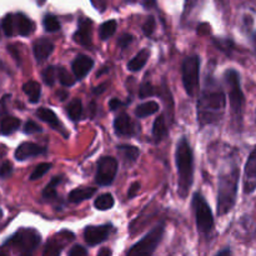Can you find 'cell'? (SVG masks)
Instances as JSON below:
<instances>
[{
	"label": "cell",
	"instance_id": "obj_1",
	"mask_svg": "<svg viewBox=\"0 0 256 256\" xmlns=\"http://www.w3.org/2000/svg\"><path fill=\"white\" fill-rule=\"evenodd\" d=\"M225 94L216 85H210L206 82V88L202 92L199 102H198V119L202 126L208 124H214L220 120L224 112Z\"/></svg>",
	"mask_w": 256,
	"mask_h": 256
},
{
	"label": "cell",
	"instance_id": "obj_2",
	"mask_svg": "<svg viewBox=\"0 0 256 256\" xmlns=\"http://www.w3.org/2000/svg\"><path fill=\"white\" fill-rule=\"evenodd\" d=\"M175 159H176L178 175H179L178 189H179L180 196L186 198L192 188V176H194V156H192V150L189 142L185 136H182L178 142Z\"/></svg>",
	"mask_w": 256,
	"mask_h": 256
},
{
	"label": "cell",
	"instance_id": "obj_3",
	"mask_svg": "<svg viewBox=\"0 0 256 256\" xmlns=\"http://www.w3.org/2000/svg\"><path fill=\"white\" fill-rule=\"evenodd\" d=\"M239 168L232 165L220 174L219 188H218V214L220 216L228 214L234 208L239 184Z\"/></svg>",
	"mask_w": 256,
	"mask_h": 256
},
{
	"label": "cell",
	"instance_id": "obj_4",
	"mask_svg": "<svg viewBox=\"0 0 256 256\" xmlns=\"http://www.w3.org/2000/svg\"><path fill=\"white\" fill-rule=\"evenodd\" d=\"M225 82L229 88V99L232 106V116L236 122H242V105H244V94H242V85H240L239 72L234 69H230L225 72Z\"/></svg>",
	"mask_w": 256,
	"mask_h": 256
},
{
	"label": "cell",
	"instance_id": "obj_5",
	"mask_svg": "<svg viewBox=\"0 0 256 256\" xmlns=\"http://www.w3.org/2000/svg\"><path fill=\"white\" fill-rule=\"evenodd\" d=\"M200 59L198 55H192L184 60L182 64V84L185 92L190 96H195L199 92Z\"/></svg>",
	"mask_w": 256,
	"mask_h": 256
},
{
	"label": "cell",
	"instance_id": "obj_6",
	"mask_svg": "<svg viewBox=\"0 0 256 256\" xmlns=\"http://www.w3.org/2000/svg\"><path fill=\"white\" fill-rule=\"evenodd\" d=\"M164 235V225H158L156 228L148 232L140 242H138L132 249L129 250L126 256H152L160 244Z\"/></svg>",
	"mask_w": 256,
	"mask_h": 256
},
{
	"label": "cell",
	"instance_id": "obj_7",
	"mask_svg": "<svg viewBox=\"0 0 256 256\" xmlns=\"http://www.w3.org/2000/svg\"><path fill=\"white\" fill-rule=\"evenodd\" d=\"M192 208H194L196 226L199 232L202 234H208V232H212V226H214V218H212V209L205 202L204 196L199 192H196L192 198Z\"/></svg>",
	"mask_w": 256,
	"mask_h": 256
},
{
	"label": "cell",
	"instance_id": "obj_8",
	"mask_svg": "<svg viewBox=\"0 0 256 256\" xmlns=\"http://www.w3.org/2000/svg\"><path fill=\"white\" fill-rule=\"evenodd\" d=\"M40 242V234L35 229H22L15 232L6 242V245L14 246L20 252H30L36 249Z\"/></svg>",
	"mask_w": 256,
	"mask_h": 256
},
{
	"label": "cell",
	"instance_id": "obj_9",
	"mask_svg": "<svg viewBox=\"0 0 256 256\" xmlns=\"http://www.w3.org/2000/svg\"><path fill=\"white\" fill-rule=\"evenodd\" d=\"M118 172V160L112 156H102L98 162L95 182L102 186H106L114 182Z\"/></svg>",
	"mask_w": 256,
	"mask_h": 256
},
{
	"label": "cell",
	"instance_id": "obj_10",
	"mask_svg": "<svg viewBox=\"0 0 256 256\" xmlns=\"http://www.w3.org/2000/svg\"><path fill=\"white\" fill-rule=\"evenodd\" d=\"M112 225H99V226H86L84 230V239L88 245L95 246L105 242L112 232Z\"/></svg>",
	"mask_w": 256,
	"mask_h": 256
},
{
	"label": "cell",
	"instance_id": "obj_11",
	"mask_svg": "<svg viewBox=\"0 0 256 256\" xmlns=\"http://www.w3.org/2000/svg\"><path fill=\"white\" fill-rule=\"evenodd\" d=\"M256 189V148L248 158L244 170V192L252 194Z\"/></svg>",
	"mask_w": 256,
	"mask_h": 256
},
{
	"label": "cell",
	"instance_id": "obj_12",
	"mask_svg": "<svg viewBox=\"0 0 256 256\" xmlns=\"http://www.w3.org/2000/svg\"><path fill=\"white\" fill-rule=\"evenodd\" d=\"M114 129L119 136H132L136 132V126L128 114H120L114 120Z\"/></svg>",
	"mask_w": 256,
	"mask_h": 256
},
{
	"label": "cell",
	"instance_id": "obj_13",
	"mask_svg": "<svg viewBox=\"0 0 256 256\" xmlns=\"http://www.w3.org/2000/svg\"><path fill=\"white\" fill-rule=\"evenodd\" d=\"M94 66V60L88 55H78L72 62V72L75 75V79L82 80L90 72V70Z\"/></svg>",
	"mask_w": 256,
	"mask_h": 256
},
{
	"label": "cell",
	"instance_id": "obj_14",
	"mask_svg": "<svg viewBox=\"0 0 256 256\" xmlns=\"http://www.w3.org/2000/svg\"><path fill=\"white\" fill-rule=\"evenodd\" d=\"M46 152V149L40 145L34 144V142H22L18 146V149L15 150V159L19 160V162H24V160L29 159V158L38 156V155H42Z\"/></svg>",
	"mask_w": 256,
	"mask_h": 256
},
{
	"label": "cell",
	"instance_id": "obj_15",
	"mask_svg": "<svg viewBox=\"0 0 256 256\" xmlns=\"http://www.w3.org/2000/svg\"><path fill=\"white\" fill-rule=\"evenodd\" d=\"M92 20L89 19H82L79 22V28L75 32L74 42H76L78 44L84 45V46H90L92 45Z\"/></svg>",
	"mask_w": 256,
	"mask_h": 256
},
{
	"label": "cell",
	"instance_id": "obj_16",
	"mask_svg": "<svg viewBox=\"0 0 256 256\" xmlns=\"http://www.w3.org/2000/svg\"><path fill=\"white\" fill-rule=\"evenodd\" d=\"M52 50H54V44L46 38H40L32 45V52L38 62H45L50 56Z\"/></svg>",
	"mask_w": 256,
	"mask_h": 256
},
{
	"label": "cell",
	"instance_id": "obj_17",
	"mask_svg": "<svg viewBox=\"0 0 256 256\" xmlns=\"http://www.w3.org/2000/svg\"><path fill=\"white\" fill-rule=\"evenodd\" d=\"M118 152H119L122 162L129 165L134 164L140 155L139 148L132 146V145H119L118 146Z\"/></svg>",
	"mask_w": 256,
	"mask_h": 256
},
{
	"label": "cell",
	"instance_id": "obj_18",
	"mask_svg": "<svg viewBox=\"0 0 256 256\" xmlns=\"http://www.w3.org/2000/svg\"><path fill=\"white\" fill-rule=\"evenodd\" d=\"M96 192V189L95 188H79V189H74L70 192L69 199L70 202H74V204H78V202H82L84 200L90 199L92 195Z\"/></svg>",
	"mask_w": 256,
	"mask_h": 256
},
{
	"label": "cell",
	"instance_id": "obj_19",
	"mask_svg": "<svg viewBox=\"0 0 256 256\" xmlns=\"http://www.w3.org/2000/svg\"><path fill=\"white\" fill-rule=\"evenodd\" d=\"M36 116L39 118L40 120H42V122H48V124H49L52 129L59 130L58 128H62V126L60 125L59 119H58V116L55 115V112H52V110L48 109V108H40V109H38Z\"/></svg>",
	"mask_w": 256,
	"mask_h": 256
},
{
	"label": "cell",
	"instance_id": "obj_20",
	"mask_svg": "<svg viewBox=\"0 0 256 256\" xmlns=\"http://www.w3.org/2000/svg\"><path fill=\"white\" fill-rule=\"evenodd\" d=\"M150 56V52L148 49H142L132 58V60L128 64V69L132 70V72H139L142 68L145 66V64L148 62V59Z\"/></svg>",
	"mask_w": 256,
	"mask_h": 256
},
{
	"label": "cell",
	"instance_id": "obj_21",
	"mask_svg": "<svg viewBox=\"0 0 256 256\" xmlns=\"http://www.w3.org/2000/svg\"><path fill=\"white\" fill-rule=\"evenodd\" d=\"M22 92L28 95L30 102L35 104V102H39L40 94H42V88H40L39 82H34V80H30V82H25L22 85Z\"/></svg>",
	"mask_w": 256,
	"mask_h": 256
},
{
	"label": "cell",
	"instance_id": "obj_22",
	"mask_svg": "<svg viewBox=\"0 0 256 256\" xmlns=\"http://www.w3.org/2000/svg\"><path fill=\"white\" fill-rule=\"evenodd\" d=\"M16 28L18 32L22 36H28V35L32 34V29H34V25H32V20L29 18L25 16L22 12H19V14H16Z\"/></svg>",
	"mask_w": 256,
	"mask_h": 256
},
{
	"label": "cell",
	"instance_id": "obj_23",
	"mask_svg": "<svg viewBox=\"0 0 256 256\" xmlns=\"http://www.w3.org/2000/svg\"><path fill=\"white\" fill-rule=\"evenodd\" d=\"M20 126V120L18 118L14 116H6L0 122V132L4 135L12 134L14 132H16Z\"/></svg>",
	"mask_w": 256,
	"mask_h": 256
},
{
	"label": "cell",
	"instance_id": "obj_24",
	"mask_svg": "<svg viewBox=\"0 0 256 256\" xmlns=\"http://www.w3.org/2000/svg\"><path fill=\"white\" fill-rule=\"evenodd\" d=\"M168 135L166 124H165L164 115H160L152 125V136H154L155 142H162L165 136Z\"/></svg>",
	"mask_w": 256,
	"mask_h": 256
},
{
	"label": "cell",
	"instance_id": "obj_25",
	"mask_svg": "<svg viewBox=\"0 0 256 256\" xmlns=\"http://www.w3.org/2000/svg\"><path fill=\"white\" fill-rule=\"evenodd\" d=\"M158 110H159V105H158L156 102H144V104H140L135 109V115L139 119H142V118H146L155 114V112H158Z\"/></svg>",
	"mask_w": 256,
	"mask_h": 256
},
{
	"label": "cell",
	"instance_id": "obj_26",
	"mask_svg": "<svg viewBox=\"0 0 256 256\" xmlns=\"http://www.w3.org/2000/svg\"><path fill=\"white\" fill-rule=\"evenodd\" d=\"M66 112L68 115H69L70 119L74 120V122L80 120V118H82V100L78 99V98L76 99H72V102H69V105H68Z\"/></svg>",
	"mask_w": 256,
	"mask_h": 256
},
{
	"label": "cell",
	"instance_id": "obj_27",
	"mask_svg": "<svg viewBox=\"0 0 256 256\" xmlns=\"http://www.w3.org/2000/svg\"><path fill=\"white\" fill-rule=\"evenodd\" d=\"M94 206L98 210H109L114 206V198L112 194H102L100 196H98V199H95Z\"/></svg>",
	"mask_w": 256,
	"mask_h": 256
},
{
	"label": "cell",
	"instance_id": "obj_28",
	"mask_svg": "<svg viewBox=\"0 0 256 256\" xmlns=\"http://www.w3.org/2000/svg\"><path fill=\"white\" fill-rule=\"evenodd\" d=\"M62 250V244L58 239H50L45 245L42 256H60Z\"/></svg>",
	"mask_w": 256,
	"mask_h": 256
},
{
	"label": "cell",
	"instance_id": "obj_29",
	"mask_svg": "<svg viewBox=\"0 0 256 256\" xmlns=\"http://www.w3.org/2000/svg\"><path fill=\"white\" fill-rule=\"evenodd\" d=\"M116 32V22L115 20H109L102 24L99 29V36L102 40H106L112 38Z\"/></svg>",
	"mask_w": 256,
	"mask_h": 256
},
{
	"label": "cell",
	"instance_id": "obj_30",
	"mask_svg": "<svg viewBox=\"0 0 256 256\" xmlns=\"http://www.w3.org/2000/svg\"><path fill=\"white\" fill-rule=\"evenodd\" d=\"M62 176H55L52 178V182L45 186L44 192H42V198L44 199H54L56 196V186L62 182Z\"/></svg>",
	"mask_w": 256,
	"mask_h": 256
},
{
	"label": "cell",
	"instance_id": "obj_31",
	"mask_svg": "<svg viewBox=\"0 0 256 256\" xmlns=\"http://www.w3.org/2000/svg\"><path fill=\"white\" fill-rule=\"evenodd\" d=\"M42 25H44V29L49 32H58L60 29V22H58L56 18L54 15H45L44 20H42Z\"/></svg>",
	"mask_w": 256,
	"mask_h": 256
},
{
	"label": "cell",
	"instance_id": "obj_32",
	"mask_svg": "<svg viewBox=\"0 0 256 256\" xmlns=\"http://www.w3.org/2000/svg\"><path fill=\"white\" fill-rule=\"evenodd\" d=\"M58 79H59L60 84L64 85V86H72L75 84V82H76V79H74L64 68H60L58 70Z\"/></svg>",
	"mask_w": 256,
	"mask_h": 256
},
{
	"label": "cell",
	"instance_id": "obj_33",
	"mask_svg": "<svg viewBox=\"0 0 256 256\" xmlns=\"http://www.w3.org/2000/svg\"><path fill=\"white\" fill-rule=\"evenodd\" d=\"M52 165L50 164V162H42V164H39L35 168L34 172H32V175H30V180H36L42 178L50 169H52Z\"/></svg>",
	"mask_w": 256,
	"mask_h": 256
},
{
	"label": "cell",
	"instance_id": "obj_34",
	"mask_svg": "<svg viewBox=\"0 0 256 256\" xmlns=\"http://www.w3.org/2000/svg\"><path fill=\"white\" fill-rule=\"evenodd\" d=\"M55 75H56V72H55V68L54 66H48L45 68L44 72H42V80H44V82L46 85H49V86H52L55 82Z\"/></svg>",
	"mask_w": 256,
	"mask_h": 256
},
{
	"label": "cell",
	"instance_id": "obj_35",
	"mask_svg": "<svg viewBox=\"0 0 256 256\" xmlns=\"http://www.w3.org/2000/svg\"><path fill=\"white\" fill-rule=\"evenodd\" d=\"M2 30H4L5 35L6 36H12L14 34V19H12V14H8L6 16L2 19Z\"/></svg>",
	"mask_w": 256,
	"mask_h": 256
},
{
	"label": "cell",
	"instance_id": "obj_36",
	"mask_svg": "<svg viewBox=\"0 0 256 256\" xmlns=\"http://www.w3.org/2000/svg\"><path fill=\"white\" fill-rule=\"evenodd\" d=\"M155 94V88L150 84L149 82H144L139 88V96L142 99H145V98L152 96Z\"/></svg>",
	"mask_w": 256,
	"mask_h": 256
},
{
	"label": "cell",
	"instance_id": "obj_37",
	"mask_svg": "<svg viewBox=\"0 0 256 256\" xmlns=\"http://www.w3.org/2000/svg\"><path fill=\"white\" fill-rule=\"evenodd\" d=\"M155 26H156V22H155L154 16H149L146 22H144V25H142V32H144L146 36H152L155 30Z\"/></svg>",
	"mask_w": 256,
	"mask_h": 256
},
{
	"label": "cell",
	"instance_id": "obj_38",
	"mask_svg": "<svg viewBox=\"0 0 256 256\" xmlns=\"http://www.w3.org/2000/svg\"><path fill=\"white\" fill-rule=\"evenodd\" d=\"M215 45H216L218 48H219L220 50H222V52H225L226 54H230V52L232 50V42H230V40H222V39H218L215 40Z\"/></svg>",
	"mask_w": 256,
	"mask_h": 256
},
{
	"label": "cell",
	"instance_id": "obj_39",
	"mask_svg": "<svg viewBox=\"0 0 256 256\" xmlns=\"http://www.w3.org/2000/svg\"><path fill=\"white\" fill-rule=\"evenodd\" d=\"M42 132V128H40L36 122H32V120H29V122L24 125L25 134H35V132Z\"/></svg>",
	"mask_w": 256,
	"mask_h": 256
},
{
	"label": "cell",
	"instance_id": "obj_40",
	"mask_svg": "<svg viewBox=\"0 0 256 256\" xmlns=\"http://www.w3.org/2000/svg\"><path fill=\"white\" fill-rule=\"evenodd\" d=\"M132 39H134V38H132V35H130V34H128V32H125V34H122L119 36V39H118V45H119V46L122 48V49H125V48H126L128 45L132 44Z\"/></svg>",
	"mask_w": 256,
	"mask_h": 256
},
{
	"label": "cell",
	"instance_id": "obj_41",
	"mask_svg": "<svg viewBox=\"0 0 256 256\" xmlns=\"http://www.w3.org/2000/svg\"><path fill=\"white\" fill-rule=\"evenodd\" d=\"M12 172V165L10 162H2V165L0 166V179H5V178L10 176V174Z\"/></svg>",
	"mask_w": 256,
	"mask_h": 256
},
{
	"label": "cell",
	"instance_id": "obj_42",
	"mask_svg": "<svg viewBox=\"0 0 256 256\" xmlns=\"http://www.w3.org/2000/svg\"><path fill=\"white\" fill-rule=\"evenodd\" d=\"M88 252L84 246L82 245H75L72 248V250L69 252V256H86Z\"/></svg>",
	"mask_w": 256,
	"mask_h": 256
},
{
	"label": "cell",
	"instance_id": "obj_43",
	"mask_svg": "<svg viewBox=\"0 0 256 256\" xmlns=\"http://www.w3.org/2000/svg\"><path fill=\"white\" fill-rule=\"evenodd\" d=\"M198 4V0H185V8H184V14H189Z\"/></svg>",
	"mask_w": 256,
	"mask_h": 256
},
{
	"label": "cell",
	"instance_id": "obj_44",
	"mask_svg": "<svg viewBox=\"0 0 256 256\" xmlns=\"http://www.w3.org/2000/svg\"><path fill=\"white\" fill-rule=\"evenodd\" d=\"M139 188H140L139 182H134V184H132V186H130L129 189V192H128V198H129V199L134 198L135 195L138 194V192H139Z\"/></svg>",
	"mask_w": 256,
	"mask_h": 256
},
{
	"label": "cell",
	"instance_id": "obj_45",
	"mask_svg": "<svg viewBox=\"0 0 256 256\" xmlns=\"http://www.w3.org/2000/svg\"><path fill=\"white\" fill-rule=\"evenodd\" d=\"M122 102H120L119 99H116V98H114V99H112L109 102V108H110V110H116V109H119L120 106H122Z\"/></svg>",
	"mask_w": 256,
	"mask_h": 256
},
{
	"label": "cell",
	"instance_id": "obj_46",
	"mask_svg": "<svg viewBox=\"0 0 256 256\" xmlns=\"http://www.w3.org/2000/svg\"><path fill=\"white\" fill-rule=\"evenodd\" d=\"M155 4H156V0H142V5L146 9H152L155 6Z\"/></svg>",
	"mask_w": 256,
	"mask_h": 256
},
{
	"label": "cell",
	"instance_id": "obj_47",
	"mask_svg": "<svg viewBox=\"0 0 256 256\" xmlns=\"http://www.w3.org/2000/svg\"><path fill=\"white\" fill-rule=\"evenodd\" d=\"M106 82H104V84H102V85H99V86H96L94 89V94H102V92H104L105 90V88H106Z\"/></svg>",
	"mask_w": 256,
	"mask_h": 256
},
{
	"label": "cell",
	"instance_id": "obj_48",
	"mask_svg": "<svg viewBox=\"0 0 256 256\" xmlns=\"http://www.w3.org/2000/svg\"><path fill=\"white\" fill-rule=\"evenodd\" d=\"M98 256H112V250L108 249V248H104V249L100 250Z\"/></svg>",
	"mask_w": 256,
	"mask_h": 256
},
{
	"label": "cell",
	"instance_id": "obj_49",
	"mask_svg": "<svg viewBox=\"0 0 256 256\" xmlns=\"http://www.w3.org/2000/svg\"><path fill=\"white\" fill-rule=\"evenodd\" d=\"M216 256H230V250H229V249L222 250V252H220L219 254H218Z\"/></svg>",
	"mask_w": 256,
	"mask_h": 256
},
{
	"label": "cell",
	"instance_id": "obj_50",
	"mask_svg": "<svg viewBox=\"0 0 256 256\" xmlns=\"http://www.w3.org/2000/svg\"><path fill=\"white\" fill-rule=\"evenodd\" d=\"M60 100H65L68 98V92H59Z\"/></svg>",
	"mask_w": 256,
	"mask_h": 256
},
{
	"label": "cell",
	"instance_id": "obj_51",
	"mask_svg": "<svg viewBox=\"0 0 256 256\" xmlns=\"http://www.w3.org/2000/svg\"><path fill=\"white\" fill-rule=\"evenodd\" d=\"M0 256H9V254L6 252H4V250L0 249Z\"/></svg>",
	"mask_w": 256,
	"mask_h": 256
},
{
	"label": "cell",
	"instance_id": "obj_52",
	"mask_svg": "<svg viewBox=\"0 0 256 256\" xmlns=\"http://www.w3.org/2000/svg\"><path fill=\"white\" fill-rule=\"evenodd\" d=\"M44 2H45V0H38V4L42 5V4H44Z\"/></svg>",
	"mask_w": 256,
	"mask_h": 256
},
{
	"label": "cell",
	"instance_id": "obj_53",
	"mask_svg": "<svg viewBox=\"0 0 256 256\" xmlns=\"http://www.w3.org/2000/svg\"><path fill=\"white\" fill-rule=\"evenodd\" d=\"M254 48H255V52H256V35L254 36Z\"/></svg>",
	"mask_w": 256,
	"mask_h": 256
},
{
	"label": "cell",
	"instance_id": "obj_54",
	"mask_svg": "<svg viewBox=\"0 0 256 256\" xmlns=\"http://www.w3.org/2000/svg\"><path fill=\"white\" fill-rule=\"evenodd\" d=\"M22 256H32V255H30V252H24V254H22Z\"/></svg>",
	"mask_w": 256,
	"mask_h": 256
},
{
	"label": "cell",
	"instance_id": "obj_55",
	"mask_svg": "<svg viewBox=\"0 0 256 256\" xmlns=\"http://www.w3.org/2000/svg\"><path fill=\"white\" fill-rule=\"evenodd\" d=\"M126 2H136V0H126Z\"/></svg>",
	"mask_w": 256,
	"mask_h": 256
},
{
	"label": "cell",
	"instance_id": "obj_56",
	"mask_svg": "<svg viewBox=\"0 0 256 256\" xmlns=\"http://www.w3.org/2000/svg\"><path fill=\"white\" fill-rule=\"evenodd\" d=\"M2 209H0V219H2Z\"/></svg>",
	"mask_w": 256,
	"mask_h": 256
}]
</instances>
